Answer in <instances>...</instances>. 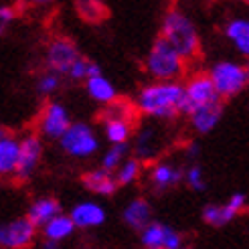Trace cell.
Returning <instances> with one entry per match:
<instances>
[{
	"mask_svg": "<svg viewBox=\"0 0 249 249\" xmlns=\"http://www.w3.org/2000/svg\"><path fill=\"white\" fill-rule=\"evenodd\" d=\"M184 85L178 81H152L136 95L134 107L146 118L172 120L184 114Z\"/></svg>",
	"mask_w": 249,
	"mask_h": 249,
	"instance_id": "cell-1",
	"label": "cell"
},
{
	"mask_svg": "<svg viewBox=\"0 0 249 249\" xmlns=\"http://www.w3.org/2000/svg\"><path fill=\"white\" fill-rule=\"evenodd\" d=\"M162 39L177 51L184 61L195 59L198 49H201V39L195 29L193 20L184 15L180 8H170L162 18Z\"/></svg>",
	"mask_w": 249,
	"mask_h": 249,
	"instance_id": "cell-2",
	"label": "cell"
},
{
	"mask_svg": "<svg viewBox=\"0 0 249 249\" xmlns=\"http://www.w3.org/2000/svg\"><path fill=\"white\" fill-rule=\"evenodd\" d=\"M186 61L168 45L166 39L158 36L146 55V73L154 81H177L184 73Z\"/></svg>",
	"mask_w": 249,
	"mask_h": 249,
	"instance_id": "cell-3",
	"label": "cell"
},
{
	"mask_svg": "<svg viewBox=\"0 0 249 249\" xmlns=\"http://www.w3.org/2000/svg\"><path fill=\"white\" fill-rule=\"evenodd\" d=\"M211 79L221 97H233L241 93L249 83V69L235 61H219L209 71Z\"/></svg>",
	"mask_w": 249,
	"mask_h": 249,
	"instance_id": "cell-4",
	"label": "cell"
},
{
	"mask_svg": "<svg viewBox=\"0 0 249 249\" xmlns=\"http://www.w3.org/2000/svg\"><path fill=\"white\" fill-rule=\"evenodd\" d=\"M59 146L71 158H89L97 152L99 140L93 128L85 122H73L67 134L59 140Z\"/></svg>",
	"mask_w": 249,
	"mask_h": 249,
	"instance_id": "cell-5",
	"label": "cell"
},
{
	"mask_svg": "<svg viewBox=\"0 0 249 249\" xmlns=\"http://www.w3.org/2000/svg\"><path fill=\"white\" fill-rule=\"evenodd\" d=\"M79 51L75 43L67 36H57L49 43L47 47V53H45V59H47V67L49 71L57 73V75H69L71 67L75 65V61L79 59Z\"/></svg>",
	"mask_w": 249,
	"mask_h": 249,
	"instance_id": "cell-6",
	"label": "cell"
},
{
	"mask_svg": "<svg viewBox=\"0 0 249 249\" xmlns=\"http://www.w3.org/2000/svg\"><path fill=\"white\" fill-rule=\"evenodd\" d=\"M71 124L73 122L69 118V111L63 104L49 102L39 116V132H41L43 138L59 142L67 134V130L71 128Z\"/></svg>",
	"mask_w": 249,
	"mask_h": 249,
	"instance_id": "cell-7",
	"label": "cell"
},
{
	"mask_svg": "<svg viewBox=\"0 0 249 249\" xmlns=\"http://www.w3.org/2000/svg\"><path fill=\"white\" fill-rule=\"evenodd\" d=\"M184 95H186V102H184V114L186 116L196 107L221 102V95H219L217 87H215L209 73L207 75L201 73V75H195L193 79H189V83L184 85Z\"/></svg>",
	"mask_w": 249,
	"mask_h": 249,
	"instance_id": "cell-8",
	"label": "cell"
},
{
	"mask_svg": "<svg viewBox=\"0 0 249 249\" xmlns=\"http://www.w3.org/2000/svg\"><path fill=\"white\" fill-rule=\"evenodd\" d=\"M36 227L27 219L18 217L0 227V245L4 249H27L33 245Z\"/></svg>",
	"mask_w": 249,
	"mask_h": 249,
	"instance_id": "cell-9",
	"label": "cell"
},
{
	"mask_svg": "<svg viewBox=\"0 0 249 249\" xmlns=\"http://www.w3.org/2000/svg\"><path fill=\"white\" fill-rule=\"evenodd\" d=\"M43 156V140L36 134H24L20 138V162L17 168L15 178L18 182L31 178V174L36 170Z\"/></svg>",
	"mask_w": 249,
	"mask_h": 249,
	"instance_id": "cell-10",
	"label": "cell"
},
{
	"mask_svg": "<svg viewBox=\"0 0 249 249\" xmlns=\"http://www.w3.org/2000/svg\"><path fill=\"white\" fill-rule=\"evenodd\" d=\"M20 162V138L12 132L2 130L0 134V172L4 177H15Z\"/></svg>",
	"mask_w": 249,
	"mask_h": 249,
	"instance_id": "cell-11",
	"label": "cell"
},
{
	"mask_svg": "<svg viewBox=\"0 0 249 249\" xmlns=\"http://www.w3.org/2000/svg\"><path fill=\"white\" fill-rule=\"evenodd\" d=\"M69 217L73 219L77 229H91L106 223V209L93 201H81L71 209Z\"/></svg>",
	"mask_w": 249,
	"mask_h": 249,
	"instance_id": "cell-12",
	"label": "cell"
},
{
	"mask_svg": "<svg viewBox=\"0 0 249 249\" xmlns=\"http://www.w3.org/2000/svg\"><path fill=\"white\" fill-rule=\"evenodd\" d=\"M124 223L134 229V231H144L148 225L152 223V207L146 198L138 196V198H132V201L126 205L124 209Z\"/></svg>",
	"mask_w": 249,
	"mask_h": 249,
	"instance_id": "cell-13",
	"label": "cell"
},
{
	"mask_svg": "<svg viewBox=\"0 0 249 249\" xmlns=\"http://www.w3.org/2000/svg\"><path fill=\"white\" fill-rule=\"evenodd\" d=\"M221 114H223V106L221 102L217 104H209V106H203V107H196L189 114V122L196 134H209L213 132L215 126L221 120Z\"/></svg>",
	"mask_w": 249,
	"mask_h": 249,
	"instance_id": "cell-14",
	"label": "cell"
},
{
	"mask_svg": "<svg viewBox=\"0 0 249 249\" xmlns=\"http://www.w3.org/2000/svg\"><path fill=\"white\" fill-rule=\"evenodd\" d=\"M57 215H61V203L53 196H43L29 207L27 219L35 227H45L49 221H53Z\"/></svg>",
	"mask_w": 249,
	"mask_h": 249,
	"instance_id": "cell-15",
	"label": "cell"
},
{
	"mask_svg": "<svg viewBox=\"0 0 249 249\" xmlns=\"http://www.w3.org/2000/svg\"><path fill=\"white\" fill-rule=\"evenodd\" d=\"M81 182H83V186L87 191H91L95 195H104V196L114 195L116 189H118L116 174H111L104 168H95V170L85 172L81 177Z\"/></svg>",
	"mask_w": 249,
	"mask_h": 249,
	"instance_id": "cell-16",
	"label": "cell"
},
{
	"mask_svg": "<svg viewBox=\"0 0 249 249\" xmlns=\"http://www.w3.org/2000/svg\"><path fill=\"white\" fill-rule=\"evenodd\" d=\"M184 178V172L174 166L170 162H158L150 168V182L154 184V189L164 191L170 186H177L180 180Z\"/></svg>",
	"mask_w": 249,
	"mask_h": 249,
	"instance_id": "cell-17",
	"label": "cell"
},
{
	"mask_svg": "<svg viewBox=\"0 0 249 249\" xmlns=\"http://www.w3.org/2000/svg\"><path fill=\"white\" fill-rule=\"evenodd\" d=\"M85 89H87V95L95 99L97 104L111 106L114 102H118L116 85L104 75H97V77H91L89 81H85Z\"/></svg>",
	"mask_w": 249,
	"mask_h": 249,
	"instance_id": "cell-18",
	"label": "cell"
},
{
	"mask_svg": "<svg viewBox=\"0 0 249 249\" xmlns=\"http://www.w3.org/2000/svg\"><path fill=\"white\" fill-rule=\"evenodd\" d=\"M225 36L241 55L249 57V18H231L225 24Z\"/></svg>",
	"mask_w": 249,
	"mask_h": 249,
	"instance_id": "cell-19",
	"label": "cell"
},
{
	"mask_svg": "<svg viewBox=\"0 0 249 249\" xmlns=\"http://www.w3.org/2000/svg\"><path fill=\"white\" fill-rule=\"evenodd\" d=\"M75 223H73V219L65 213L57 215L53 221H49L47 225L43 227V235L47 241H53V243H59V241H65L69 239L73 231H75Z\"/></svg>",
	"mask_w": 249,
	"mask_h": 249,
	"instance_id": "cell-20",
	"label": "cell"
},
{
	"mask_svg": "<svg viewBox=\"0 0 249 249\" xmlns=\"http://www.w3.org/2000/svg\"><path fill=\"white\" fill-rule=\"evenodd\" d=\"M104 132L106 138L109 140L111 146L118 144H128L130 136H132V122L130 118H104Z\"/></svg>",
	"mask_w": 249,
	"mask_h": 249,
	"instance_id": "cell-21",
	"label": "cell"
},
{
	"mask_svg": "<svg viewBox=\"0 0 249 249\" xmlns=\"http://www.w3.org/2000/svg\"><path fill=\"white\" fill-rule=\"evenodd\" d=\"M166 233L168 227L162 225V223L152 221L142 233H140V243L144 249H164L166 243Z\"/></svg>",
	"mask_w": 249,
	"mask_h": 249,
	"instance_id": "cell-22",
	"label": "cell"
},
{
	"mask_svg": "<svg viewBox=\"0 0 249 249\" xmlns=\"http://www.w3.org/2000/svg\"><path fill=\"white\" fill-rule=\"evenodd\" d=\"M239 213L233 211L227 203L225 205H207L203 209V219L213 227H221V225H227L229 221H233Z\"/></svg>",
	"mask_w": 249,
	"mask_h": 249,
	"instance_id": "cell-23",
	"label": "cell"
},
{
	"mask_svg": "<svg viewBox=\"0 0 249 249\" xmlns=\"http://www.w3.org/2000/svg\"><path fill=\"white\" fill-rule=\"evenodd\" d=\"M97 75H104L102 69H99V65L95 63V61H91V59H87V57L81 55L75 61V65L71 67L67 77H71L73 81H89L91 77H97Z\"/></svg>",
	"mask_w": 249,
	"mask_h": 249,
	"instance_id": "cell-24",
	"label": "cell"
},
{
	"mask_svg": "<svg viewBox=\"0 0 249 249\" xmlns=\"http://www.w3.org/2000/svg\"><path fill=\"white\" fill-rule=\"evenodd\" d=\"M126 152H128V144H118V146H111L107 152H104L102 156V168L116 174L118 168L126 162Z\"/></svg>",
	"mask_w": 249,
	"mask_h": 249,
	"instance_id": "cell-25",
	"label": "cell"
},
{
	"mask_svg": "<svg viewBox=\"0 0 249 249\" xmlns=\"http://www.w3.org/2000/svg\"><path fill=\"white\" fill-rule=\"evenodd\" d=\"M140 172H142V162L138 158H128L116 172L118 186H128V184L136 182L138 177H140Z\"/></svg>",
	"mask_w": 249,
	"mask_h": 249,
	"instance_id": "cell-26",
	"label": "cell"
},
{
	"mask_svg": "<svg viewBox=\"0 0 249 249\" xmlns=\"http://www.w3.org/2000/svg\"><path fill=\"white\" fill-rule=\"evenodd\" d=\"M59 83H61V75H57L53 71H47L36 79V91L43 95H51L59 89Z\"/></svg>",
	"mask_w": 249,
	"mask_h": 249,
	"instance_id": "cell-27",
	"label": "cell"
},
{
	"mask_svg": "<svg viewBox=\"0 0 249 249\" xmlns=\"http://www.w3.org/2000/svg\"><path fill=\"white\" fill-rule=\"evenodd\" d=\"M77 10H79V15L89 22H97L102 17H106V8L99 2H79Z\"/></svg>",
	"mask_w": 249,
	"mask_h": 249,
	"instance_id": "cell-28",
	"label": "cell"
},
{
	"mask_svg": "<svg viewBox=\"0 0 249 249\" xmlns=\"http://www.w3.org/2000/svg\"><path fill=\"white\" fill-rule=\"evenodd\" d=\"M184 180H186V184H189L191 189H195V191H203V189H205L203 168H201V166H196V164L189 166V170L184 172Z\"/></svg>",
	"mask_w": 249,
	"mask_h": 249,
	"instance_id": "cell-29",
	"label": "cell"
},
{
	"mask_svg": "<svg viewBox=\"0 0 249 249\" xmlns=\"http://www.w3.org/2000/svg\"><path fill=\"white\" fill-rule=\"evenodd\" d=\"M245 203H247V198H245L243 193H233V195L229 196V201H227V205H229L233 211H237V213H241V211H243Z\"/></svg>",
	"mask_w": 249,
	"mask_h": 249,
	"instance_id": "cell-30",
	"label": "cell"
},
{
	"mask_svg": "<svg viewBox=\"0 0 249 249\" xmlns=\"http://www.w3.org/2000/svg\"><path fill=\"white\" fill-rule=\"evenodd\" d=\"M12 17H15V12H12L10 6H2V8H0V22H2V27H4L6 22L12 20Z\"/></svg>",
	"mask_w": 249,
	"mask_h": 249,
	"instance_id": "cell-31",
	"label": "cell"
},
{
	"mask_svg": "<svg viewBox=\"0 0 249 249\" xmlns=\"http://www.w3.org/2000/svg\"><path fill=\"white\" fill-rule=\"evenodd\" d=\"M186 152H189L191 158H195V156H198V152H201V146H198L196 142H191L189 146H186Z\"/></svg>",
	"mask_w": 249,
	"mask_h": 249,
	"instance_id": "cell-32",
	"label": "cell"
},
{
	"mask_svg": "<svg viewBox=\"0 0 249 249\" xmlns=\"http://www.w3.org/2000/svg\"><path fill=\"white\" fill-rule=\"evenodd\" d=\"M43 249H61V247H59V243H53V241H45Z\"/></svg>",
	"mask_w": 249,
	"mask_h": 249,
	"instance_id": "cell-33",
	"label": "cell"
},
{
	"mask_svg": "<svg viewBox=\"0 0 249 249\" xmlns=\"http://www.w3.org/2000/svg\"><path fill=\"white\" fill-rule=\"evenodd\" d=\"M182 249H189V247H182Z\"/></svg>",
	"mask_w": 249,
	"mask_h": 249,
	"instance_id": "cell-34",
	"label": "cell"
}]
</instances>
